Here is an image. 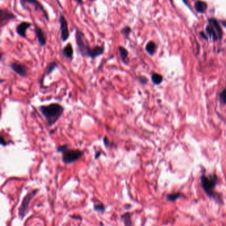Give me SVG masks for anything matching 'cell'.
Listing matches in <instances>:
<instances>
[{"mask_svg": "<svg viewBox=\"0 0 226 226\" xmlns=\"http://www.w3.org/2000/svg\"><path fill=\"white\" fill-rule=\"evenodd\" d=\"M200 183L203 190L207 196L210 198L215 200L218 204H223V199L221 196L214 191L218 184V177L216 175H202L200 177Z\"/></svg>", "mask_w": 226, "mask_h": 226, "instance_id": "6da1fadb", "label": "cell"}, {"mask_svg": "<svg viewBox=\"0 0 226 226\" xmlns=\"http://www.w3.org/2000/svg\"><path fill=\"white\" fill-rule=\"evenodd\" d=\"M64 107L58 103H52L49 105L41 106L39 110L43 116L47 120L49 127L53 126L64 113Z\"/></svg>", "mask_w": 226, "mask_h": 226, "instance_id": "7a4b0ae2", "label": "cell"}, {"mask_svg": "<svg viewBox=\"0 0 226 226\" xmlns=\"http://www.w3.org/2000/svg\"><path fill=\"white\" fill-rule=\"evenodd\" d=\"M75 38L77 47L81 56L83 57H87L92 47H90L88 43L87 42L84 33L80 30L76 29Z\"/></svg>", "mask_w": 226, "mask_h": 226, "instance_id": "3957f363", "label": "cell"}, {"mask_svg": "<svg viewBox=\"0 0 226 226\" xmlns=\"http://www.w3.org/2000/svg\"><path fill=\"white\" fill-rule=\"evenodd\" d=\"M206 33L214 40L221 39L223 34L218 21L215 19H209V25L206 27Z\"/></svg>", "mask_w": 226, "mask_h": 226, "instance_id": "277c9868", "label": "cell"}, {"mask_svg": "<svg viewBox=\"0 0 226 226\" xmlns=\"http://www.w3.org/2000/svg\"><path fill=\"white\" fill-rule=\"evenodd\" d=\"M38 190H34L29 192L23 199L20 208L19 209V216L21 220L25 218L26 215L29 213V204L31 200L33 199V197L37 193Z\"/></svg>", "mask_w": 226, "mask_h": 226, "instance_id": "5b68a950", "label": "cell"}, {"mask_svg": "<svg viewBox=\"0 0 226 226\" xmlns=\"http://www.w3.org/2000/svg\"><path fill=\"white\" fill-rule=\"evenodd\" d=\"M84 152L80 150H66L62 153V161L65 164H70L79 159Z\"/></svg>", "mask_w": 226, "mask_h": 226, "instance_id": "8992f818", "label": "cell"}, {"mask_svg": "<svg viewBox=\"0 0 226 226\" xmlns=\"http://www.w3.org/2000/svg\"><path fill=\"white\" fill-rule=\"evenodd\" d=\"M21 6L24 9H27V4H29L30 6H33L35 11H40L43 13V15L47 21H49V15L48 12L46 11L43 4L39 0H19Z\"/></svg>", "mask_w": 226, "mask_h": 226, "instance_id": "52a82bcc", "label": "cell"}, {"mask_svg": "<svg viewBox=\"0 0 226 226\" xmlns=\"http://www.w3.org/2000/svg\"><path fill=\"white\" fill-rule=\"evenodd\" d=\"M58 21L60 24V31H61V39L63 42H66L70 36L68 21L62 14L60 15Z\"/></svg>", "mask_w": 226, "mask_h": 226, "instance_id": "ba28073f", "label": "cell"}, {"mask_svg": "<svg viewBox=\"0 0 226 226\" xmlns=\"http://www.w3.org/2000/svg\"><path fill=\"white\" fill-rule=\"evenodd\" d=\"M16 16L15 14L9 11L7 9H2L0 10V26L2 28L6 25H7L9 22L16 19Z\"/></svg>", "mask_w": 226, "mask_h": 226, "instance_id": "9c48e42d", "label": "cell"}, {"mask_svg": "<svg viewBox=\"0 0 226 226\" xmlns=\"http://www.w3.org/2000/svg\"><path fill=\"white\" fill-rule=\"evenodd\" d=\"M32 26V24L30 22L28 21H23L21 22L19 25H17L15 28L16 33L19 35L21 37L26 39L27 35L26 32L28 30L30 27Z\"/></svg>", "mask_w": 226, "mask_h": 226, "instance_id": "30bf717a", "label": "cell"}, {"mask_svg": "<svg viewBox=\"0 0 226 226\" xmlns=\"http://www.w3.org/2000/svg\"><path fill=\"white\" fill-rule=\"evenodd\" d=\"M10 67L13 71L21 77H24L27 75V68L23 64L13 62L10 64Z\"/></svg>", "mask_w": 226, "mask_h": 226, "instance_id": "8fae6325", "label": "cell"}, {"mask_svg": "<svg viewBox=\"0 0 226 226\" xmlns=\"http://www.w3.org/2000/svg\"><path fill=\"white\" fill-rule=\"evenodd\" d=\"M35 32L37 38L38 43L41 47H43L47 44V37L44 31L38 25H35Z\"/></svg>", "mask_w": 226, "mask_h": 226, "instance_id": "7c38bea8", "label": "cell"}, {"mask_svg": "<svg viewBox=\"0 0 226 226\" xmlns=\"http://www.w3.org/2000/svg\"><path fill=\"white\" fill-rule=\"evenodd\" d=\"M104 50L105 48L104 47H102V46L97 45L94 47H92L88 55H87V57L94 60L101 56L104 52Z\"/></svg>", "mask_w": 226, "mask_h": 226, "instance_id": "4fadbf2b", "label": "cell"}, {"mask_svg": "<svg viewBox=\"0 0 226 226\" xmlns=\"http://www.w3.org/2000/svg\"><path fill=\"white\" fill-rule=\"evenodd\" d=\"M62 53L64 57L68 59H71L73 56V47L71 43H68L65 47H64L62 50Z\"/></svg>", "mask_w": 226, "mask_h": 226, "instance_id": "5bb4252c", "label": "cell"}, {"mask_svg": "<svg viewBox=\"0 0 226 226\" xmlns=\"http://www.w3.org/2000/svg\"><path fill=\"white\" fill-rule=\"evenodd\" d=\"M118 51L119 53V56H120V58L122 62L124 64H127V59L129 56V52L128 50L122 46H119L118 47Z\"/></svg>", "mask_w": 226, "mask_h": 226, "instance_id": "9a60e30c", "label": "cell"}, {"mask_svg": "<svg viewBox=\"0 0 226 226\" xmlns=\"http://www.w3.org/2000/svg\"><path fill=\"white\" fill-rule=\"evenodd\" d=\"M196 10L200 13H204L207 9V3L202 1H197L195 3Z\"/></svg>", "mask_w": 226, "mask_h": 226, "instance_id": "2e32d148", "label": "cell"}, {"mask_svg": "<svg viewBox=\"0 0 226 226\" xmlns=\"http://www.w3.org/2000/svg\"><path fill=\"white\" fill-rule=\"evenodd\" d=\"M156 49V44L154 42H153V41H150V42L147 44L145 47V50L147 52L149 55H151V56H153V55L155 53Z\"/></svg>", "mask_w": 226, "mask_h": 226, "instance_id": "e0dca14e", "label": "cell"}, {"mask_svg": "<svg viewBox=\"0 0 226 226\" xmlns=\"http://www.w3.org/2000/svg\"><path fill=\"white\" fill-rule=\"evenodd\" d=\"M121 218L123 221V224L125 226H132V221H131V216L130 212H126L124 214H123L121 217Z\"/></svg>", "mask_w": 226, "mask_h": 226, "instance_id": "ac0fdd59", "label": "cell"}, {"mask_svg": "<svg viewBox=\"0 0 226 226\" xmlns=\"http://www.w3.org/2000/svg\"><path fill=\"white\" fill-rule=\"evenodd\" d=\"M163 76L159 74V73H153L151 76V80L153 82V84L155 85H159L163 81Z\"/></svg>", "mask_w": 226, "mask_h": 226, "instance_id": "d6986e66", "label": "cell"}, {"mask_svg": "<svg viewBox=\"0 0 226 226\" xmlns=\"http://www.w3.org/2000/svg\"><path fill=\"white\" fill-rule=\"evenodd\" d=\"M58 65L56 63V62H50L47 68V70H46V75H50V73H53L54 72V70L57 68Z\"/></svg>", "mask_w": 226, "mask_h": 226, "instance_id": "ffe728a7", "label": "cell"}, {"mask_svg": "<svg viewBox=\"0 0 226 226\" xmlns=\"http://www.w3.org/2000/svg\"><path fill=\"white\" fill-rule=\"evenodd\" d=\"M181 196H182V194L181 192H175V193L168 195L167 196V199L170 202H175Z\"/></svg>", "mask_w": 226, "mask_h": 226, "instance_id": "44dd1931", "label": "cell"}, {"mask_svg": "<svg viewBox=\"0 0 226 226\" xmlns=\"http://www.w3.org/2000/svg\"><path fill=\"white\" fill-rule=\"evenodd\" d=\"M94 210L100 213H104L105 210V207L103 203L98 202V203H96L94 205Z\"/></svg>", "mask_w": 226, "mask_h": 226, "instance_id": "7402d4cb", "label": "cell"}, {"mask_svg": "<svg viewBox=\"0 0 226 226\" xmlns=\"http://www.w3.org/2000/svg\"><path fill=\"white\" fill-rule=\"evenodd\" d=\"M131 28L129 26H125L121 30V34L125 37L126 39H129L130 37V35L131 33Z\"/></svg>", "mask_w": 226, "mask_h": 226, "instance_id": "603a6c76", "label": "cell"}, {"mask_svg": "<svg viewBox=\"0 0 226 226\" xmlns=\"http://www.w3.org/2000/svg\"><path fill=\"white\" fill-rule=\"evenodd\" d=\"M220 100L221 104H226V88H225L220 94Z\"/></svg>", "mask_w": 226, "mask_h": 226, "instance_id": "cb8c5ba5", "label": "cell"}, {"mask_svg": "<svg viewBox=\"0 0 226 226\" xmlns=\"http://www.w3.org/2000/svg\"><path fill=\"white\" fill-rule=\"evenodd\" d=\"M68 149V147L67 145L64 144V145H62V146H60L58 147L57 148V151L58 152H60V153H63L64 151H65L66 150Z\"/></svg>", "mask_w": 226, "mask_h": 226, "instance_id": "d4e9b609", "label": "cell"}, {"mask_svg": "<svg viewBox=\"0 0 226 226\" xmlns=\"http://www.w3.org/2000/svg\"><path fill=\"white\" fill-rule=\"evenodd\" d=\"M138 80H139V81L141 83V84H147V81H148V80H147V78L145 77V76H139L138 77Z\"/></svg>", "mask_w": 226, "mask_h": 226, "instance_id": "484cf974", "label": "cell"}, {"mask_svg": "<svg viewBox=\"0 0 226 226\" xmlns=\"http://www.w3.org/2000/svg\"><path fill=\"white\" fill-rule=\"evenodd\" d=\"M103 142H104V144L105 145V147H108L109 145V141L108 140V138L107 136H104V140H103Z\"/></svg>", "mask_w": 226, "mask_h": 226, "instance_id": "4316f807", "label": "cell"}, {"mask_svg": "<svg viewBox=\"0 0 226 226\" xmlns=\"http://www.w3.org/2000/svg\"><path fill=\"white\" fill-rule=\"evenodd\" d=\"M1 144L3 146H7V143L4 140L3 136L1 137Z\"/></svg>", "mask_w": 226, "mask_h": 226, "instance_id": "83f0119b", "label": "cell"}, {"mask_svg": "<svg viewBox=\"0 0 226 226\" xmlns=\"http://www.w3.org/2000/svg\"><path fill=\"white\" fill-rule=\"evenodd\" d=\"M100 155H101V151H97L95 154V159H98L100 157Z\"/></svg>", "mask_w": 226, "mask_h": 226, "instance_id": "f1b7e54d", "label": "cell"}, {"mask_svg": "<svg viewBox=\"0 0 226 226\" xmlns=\"http://www.w3.org/2000/svg\"><path fill=\"white\" fill-rule=\"evenodd\" d=\"M75 1L78 4H80V5H83V3H84L83 0H75Z\"/></svg>", "mask_w": 226, "mask_h": 226, "instance_id": "f546056e", "label": "cell"}, {"mask_svg": "<svg viewBox=\"0 0 226 226\" xmlns=\"http://www.w3.org/2000/svg\"><path fill=\"white\" fill-rule=\"evenodd\" d=\"M88 1H90V2H94L96 1V0H88Z\"/></svg>", "mask_w": 226, "mask_h": 226, "instance_id": "4dcf8cb0", "label": "cell"}, {"mask_svg": "<svg viewBox=\"0 0 226 226\" xmlns=\"http://www.w3.org/2000/svg\"><path fill=\"white\" fill-rule=\"evenodd\" d=\"M183 1H184V3H185L186 4V0H183Z\"/></svg>", "mask_w": 226, "mask_h": 226, "instance_id": "1f68e13d", "label": "cell"}]
</instances>
